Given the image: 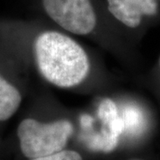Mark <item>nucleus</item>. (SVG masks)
Here are the masks:
<instances>
[{"label": "nucleus", "mask_w": 160, "mask_h": 160, "mask_svg": "<svg viewBox=\"0 0 160 160\" xmlns=\"http://www.w3.org/2000/svg\"><path fill=\"white\" fill-rule=\"evenodd\" d=\"M109 11L127 27L136 28L143 15H154L158 11L156 0H108Z\"/></svg>", "instance_id": "39448f33"}, {"label": "nucleus", "mask_w": 160, "mask_h": 160, "mask_svg": "<svg viewBox=\"0 0 160 160\" xmlns=\"http://www.w3.org/2000/svg\"><path fill=\"white\" fill-rule=\"evenodd\" d=\"M132 160H140V159H132Z\"/></svg>", "instance_id": "1a4fd4ad"}, {"label": "nucleus", "mask_w": 160, "mask_h": 160, "mask_svg": "<svg viewBox=\"0 0 160 160\" xmlns=\"http://www.w3.org/2000/svg\"><path fill=\"white\" fill-rule=\"evenodd\" d=\"M98 117L102 124V130L92 138L89 147L94 150L110 152L117 147L119 136L124 132L123 120L116 103L110 99H104L100 103Z\"/></svg>", "instance_id": "20e7f679"}, {"label": "nucleus", "mask_w": 160, "mask_h": 160, "mask_svg": "<svg viewBox=\"0 0 160 160\" xmlns=\"http://www.w3.org/2000/svg\"><path fill=\"white\" fill-rule=\"evenodd\" d=\"M72 132L73 126L66 119L44 124L26 118L17 130L22 152L30 159L63 150Z\"/></svg>", "instance_id": "f03ea898"}, {"label": "nucleus", "mask_w": 160, "mask_h": 160, "mask_svg": "<svg viewBox=\"0 0 160 160\" xmlns=\"http://www.w3.org/2000/svg\"><path fill=\"white\" fill-rule=\"evenodd\" d=\"M30 160H83L79 153L74 150H62L54 154L40 157Z\"/></svg>", "instance_id": "6e6552de"}, {"label": "nucleus", "mask_w": 160, "mask_h": 160, "mask_svg": "<svg viewBox=\"0 0 160 160\" xmlns=\"http://www.w3.org/2000/svg\"><path fill=\"white\" fill-rule=\"evenodd\" d=\"M124 124V132L137 133L144 125V118L141 110L133 106H126L120 113Z\"/></svg>", "instance_id": "0eeeda50"}, {"label": "nucleus", "mask_w": 160, "mask_h": 160, "mask_svg": "<svg viewBox=\"0 0 160 160\" xmlns=\"http://www.w3.org/2000/svg\"><path fill=\"white\" fill-rule=\"evenodd\" d=\"M21 102L20 92L0 76V121L9 119L17 111Z\"/></svg>", "instance_id": "423d86ee"}, {"label": "nucleus", "mask_w": 160, "mask_h": 160, "mask_svg": "<svg viewBox=\"0 0 160 160\" xmlns=\"http://www.w3.org/2000/svg\"><path fill=\"white\" fill-rule=\"evenodd\" d=\"M35 52L40 73L59 87L77 86L89 72L86 52L77 42L62 33H42L36 40Z\"/></svg>", "instance_id": "f257e3e1"}, {"label": "nucleus", "mask_w": 160, "mask_h": 160, "mask_svg": "<svg viewBox=\"0 0 160 160\" xmlns=\"http://www.w3.org/2000/svg\"><path fill=\"white\" fill-rule=\"evenodd\" d=\"M43 5L51 19L74 34H89L96 25L90 0H43Z\"/></svg>", "instance_id": "7ed1b4c3"}]
</instances>
